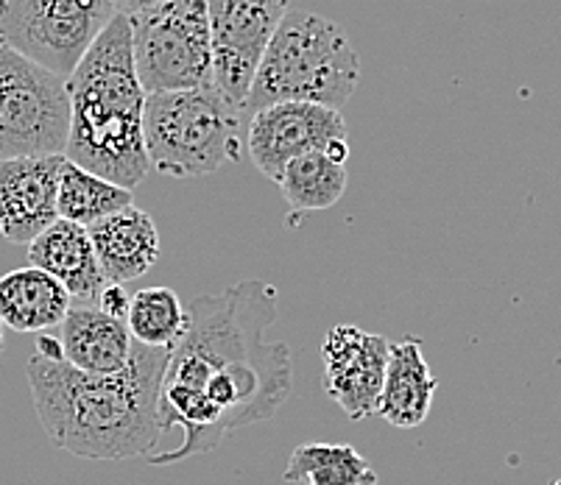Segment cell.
<instances>
[{
  "instance_id": "cell-8",
  "label": "cell",
  "mask_w": 561,
  "mask_h": 485,
  "mask_svg": "<svg viewBox=\"0 0 561 485\" xmlns=\"http://www.w3.org/2000/svg\"><path fill=\"white\" fill-rule=\"evenodd\" d=\"M112 18L110 0H0V43L68 79Z\"/></svg>"
},
{
  "instance_id": "cell-19",
  "label": "cell",
  "mask_w": 561,
  "mask_h": 485,
  "mask_svg": "<svg viewBox=\"0 0 561 485\" xmlns=\"http://www.w3.org/2000/svg\"><path fill=\"white\" fill-rule=\"evenodd\" d=\"M283 480L299 485H380L369 461L350 443H302L290 452Z\"/></svg>"
},
{
  "instance_id": "cell-13",
  "label": "cell",
  "mask_w": 561,
  "mask_h": 485,
  "mask_svg": "<svg viewBox=\"0 0 561 485\" xmlns=\"http://www.w3.org/2000/svg\"><path fill=\"white\" fill-rule=\"evenodd\" d=\"M28 263L62 285L73 304H95L106 288L87 229L62 218L28 243Z\"/></svg>"
},
{
  "instance_id": "cell-21",
  "label": "cell",
  "mask_w": 561,
  "mask_h": 485,
  "mask_svg": "<svg viewBox=\"0 0 561 485\" xmlns=\"http://www.w3.org/2000/svg\"><path fill=\"white\" fill-rule=\"evenodd\" d=\"M126 330L146 349H173L187 330V310L171 288H142L131 296Z\"/></svg>"
},
{
  "instance_id": "cell-18",
  "label": "cell",
  "mask_w": 561,
  "mask_h": 485,
  "mask_svg": "<svg viewBox=\"0 0 561 485\" xmlns=\"http://www.w3.org/2000/svg\"><path fill=\"white\" fill-rule=\"evenodd\" d=\"M277 185L294 216L290 227H297L299 216L321 212L341 201L346 190V165L333 162L324 151H310L283 168Z\"/></svg>"
},
{
  "instance_id": "cell-23",
  "label": "cell",
  "mask_w": 561,
  "mask_h": 485,
  "mask_svg": "<svg viewBox=\"0 0 561 485\" xmlns=\"http://www.w3.org/2000/svg\"><path fill=\"white\" fill-rule=\"evenodd\" d=\"M112 3V12L115 14H124V18H131V14L142 12V9L157 7L162 0H110Z\"/></svg>"
},
{
  "instance_id": "cell-2",
  "label": "cell",
  "mask_w": 561,
  "mask_h": 485,
  "mask_svg": "<svg viewBox=\"0 0 561 485\" xmlns=\"http://www.w3.org/2000/svg\"><path fill=\"white\" fill-rule=\"evenodd\" d=\"M168 360L171 349L135 344L124 371L95 377L34 351L25 374L48 441L84 461L149 454L162 438L160 391Z\"/></svg>"
},
{
  "instance_id": "cell-6",
  "label": "cell",
  "mask_w": 561,
  "mask_h": 485,
  "mask_svg": "<svg viewBox=\"0 0 561 485\" xmlns=\"http://www.w3.org/2000/svg\"><path fill=\"white\" fill-rule=\"evenodd\" d=\"M131 56L146 95L213 86L210 18L204 0H162L129 18Z\"/></svg>"
},
{
  "instance_id": "cell-16",
  "label": "cell",
  "mask_w": 561,
  "mask_h": 485,
  "mask_svg": "<svg viewBox=\"0 0 561 485\" xmlns=\"http://www.w3.org/2000/svg\"><path fill=\"white\" fill-rule=\"evenodd\" d=\"M436 377L431 374L420 338H402L389 344V362L382 377L380 400L375 416L386 418L391 427L413 430L427 422L436 396Z\"/></svg>"
},
{
  "instance_id": "cell-5",
  "label": "cell",
  "mask_w": 561,
  "mask_h": 485,
  "mask_svg": "<svg viewBox=\"0 0 561 485\" xmlns=\"http://www.w3.org/2000/svg\"><path fill=\"white\" fill-rule=\"evenodd\" d=\"M243 115L216 86L146 95L142 142L149 168L162 176L191 178L221 171L241 157Z\"/></svg>"
},
{
  "instance_id": "cell-11",
  "label": "cell",
  "mask_w": 561,
  "mask_h": 485,
  "mask_svg": "<svg viewBox=\"0 0 561 485\" xmlns=\"http://www.w3.org/2000/svg\"><path fill=\"white\" fill-rule=\"evenodd\" d=\"M389 338L355 324H335L324 335V393L352 422L375 416L389 362Z\"/></svg>"
},
{
  "instance_id": "cell-4",
  "label": "cell",
  "mask_w": 561,
  "mask_h": 485,
  "mask_svg": "<svg viewBox=\"0 0 561 485\" xmlns=\"http://www.w3.org/2000/svg\"><path fill=\"white\" fill-rule=\"evenodd\" d=\"M360 84V56L350 34L333 20L288 9L249 90L243 115L263 106L305 101L339 109Z\"/></svg>"
},
{
  "instance_id": "cell-24",
  "label": "cell",
  "mask_w": 561,
  "mask_h": 485,
  "mask_svg": "<svg viewBox=\"0 0 561 485\" xmlns=\"http://www.w3.org/2000/svg\"><path fill=\"white\" fill-rule=\"evenodd\" d=\"M0 349H3V324H0Z\"/></svg>"
},
{
  "instance_id": "cell-3",
  "label": "cell",
  "mask_w": 561,
  "mask_h": 485,
  "mask_svg": "<svg viewBox=\"0 0 561 485\" xmlns=\"http://www.w3.org/2000/svg\"><path fill=\"white\" fill-rule=\"evenodd\" d=\"M65 84L70 99L65 160L124 190L140 185L151 168L142 142L146 93L137 81L129 18L115 14L106 23Z\"/></svg>"
},
{
  "instance_id": "cell-22",
  "label": "cell",
  "mask_w": 561,
  "mask_h": 485,
  "mask_svg": "<svg viewBox=\"0 0 561 485\" xmlns=\"http://www.w3.org/2000/svg\"><path fill=\"white\" fill-rule=\"evenodd\" d=\"M129 304H131V293H126L124 285H112V282H106V288L101 290L99 301H95V308H99L101 313H106L110 319H117V321H126V315H129Z\"/></svg>"
},
{
  "instance_id": "cell-17",
  "label": "cell",
  "mask_w": 561,
  "mask_h": 485,
  "mask_svg": "<svg viewBox=\"0 0 561 485\" xmlns=\"http://www.w3.org/2000/svg\"><path fill=\"white\" fill-rule=\"evenodd\" d=\"M73 308L68 290L39 268H18L0 277V324L12 332L54 330Z\"/></svg>"
},
{
  "instance_id": "cell-9",
  "label": "cell",
  "mask_w": 561,
  "mask_h": 485,
  "mask_svg": "<svg viewBox=\"0 0 561 485\" xmlns=\"http://www.w3.org/2000/svg\"><path fill=\"white\" fill-rule=\"evenodd\" d=\"M210 18L213 86L234 109L247 106L263 54L290 0H204Z\"/></svg>"
},
{
  "instance_id": "cell-7",
  "label": "cell",
  "mask_w": 561,
  "mask_h": 485,
  "mask_svg": "<svg viewBox=\"0 0 561 485\" xmlns=\"http://www.w3.org/2000/svg\"><path fill=\"white\" fill-rule=\"evenodd\" d=\"M68 129L65 79L0 43V160L65 157Z\"/></svg>"
},
{
  "instance_id": "cell-14",
  "label": "cell",
  "mask_w": 561,
  "mask_h": 485,
  "mask_svg": "<svg viewBox=\"0 0 561 485\" xmlns=\"http://www.w3.org/2000/svg\"><path fill=\"white\" fill-rule=\"evenodd\" d=\"M62 360L81 374H117L131 360V340L126 321L110 319L95 304H73L59 324Z\"/></svg>"
},
{
  "instance_id": "cell-25",
  "label": "cell",
  "mask_w": 561,
  "mask_h": 485,
  "mask_svg": "<svg viewBox=\"0 0 561 485\" xmlns=\"http://www.w3.org/2000/svg\"><path fill=\"white\" fill-rule=\"evenodd\" d=\"M550 485H561V480H553V483H550Z\"/></svg>"
},
{
  "instance_id": "cell-1",
  "label": "cell",
  "mask_w": 561,
  "mask_h": 485,
  "mask_svg": "<svg viewBox=\"0 0 561 485\" xmlns=\"http://www.w3.org/2000/svg\"><path fill=\"white\" fill-rule=\"evenodd\" d=\"M277 288L263 279L193 299L160 391L162 432L180 427L182 443L149 454V463L168 466L210 452L249 424L268 422L288 400L290 351L283 340H265L277 321Z\"/></svg>"
},
{
  "instance_id": "cell-12",
  "label": "cell",
  "mask_w": 561,
  "mask_h": 485,
  "mask_svg": "<svg viewBox=\"0 0 561 485\" xmlns=\"http://www.w3.org/2000/svg\"><path fill=\"white\" fill-rule=\"evenodd\" d=\"M65 157L0 160V238L28 246L54 221Z\"/></svg>"
},
{
  "instance_id": "cell-15",
  "label": "cell",
  "mask_w": 561,
  "mask_h": 485,
  "mask_svg": "<svg viewBox=\"0 0 561 485\" xmlns=\"http://www.w3.org/2000/svg\"><path fill=\"white\" fill-rule=\"evenodd\" d=\"M106 282L126 285L154 268L160 257V232L154 218L135 204L87 229Z\"/></svg>"
},
{
  "instance_id": "cell-10",
  "label": "cell",
  "mask_w": 561,
  "mask_h": 485,
  "mask_svg": "<svg viewBox=\"0 0 561 485\" xmlns=\"http://www.w3.org/2000/svg\"><path fill=\"white\" fill-rule=\"evenodd\" d=\"M350 129L339 109L305 101L263 106L247 124V148L254 168L277 182L283 168L310 151H324L333 140H346Z\"/></svg>"
},
{
  "instance_id": "cell-20",
  "label": "cell",
  "mask_w": 561,
  "mask_h": 485,
  "mask_svg": "<svg viewBox=\"0 0 561 485\" xmlns=\"http://www.w3.org/2000/svg\"><path fill=\"white\" fill-rule=\"evenodd\" d=\"M131 204H135L131 190H124V187L104 182L93 173L81 171L73 162H62L59 190H56V216L62 221L90 229L104 218L121 212V209L131 207Z\"/></svg>"
}]
</instances>
